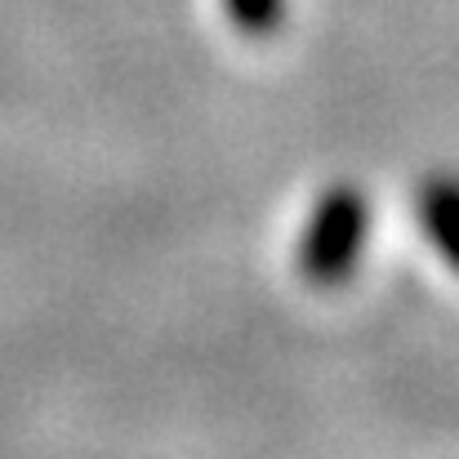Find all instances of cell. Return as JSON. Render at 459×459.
<instances>
[{"instance_id": "cell-1", "label": "cell", "mask_w": 459, "mask_h": 459, "mask_svg": "<svg viewBox=\"0 0 459 459\" xmlns=\"http://www.w3.org/2000/svg\"><path fill=\"white\" fill-rule=\"evenodd\" d=\"M366 232H370L366 192L357 183H330L316 196V205L304 223V237H299V250H295L299 277L316 290L343 286L361 264Z\"/></svg>"}, {"instance_id": "cell-3", "label": "cell", "mask_w": 459, "mask_h": 459, "mask_svg": "<svg viewBox=\"0 0 459 459\" xmlns=\"http://www.w3.org/2000/svg\"><path fill=\"white\" fill-rule=\"evenodd\" d=\"M223 9H228L232 27L241 36H255V40L273 36L286 18V0H223Z\"/></svg>"}, {"instance_id": "cell-2", "label": "cell", "mask_w": 459, "mask_h": 459, "mask_svg": "<svg viewBox=\"0 0 459 459\" xmlns=\"http://www.w3.org/2000/svg\"><path fill=\"white\" fill-rule=\"evenodd\" d=\"M415 205L433 250L459 273V174H429Z\"/></svg>"}]
</instances>
